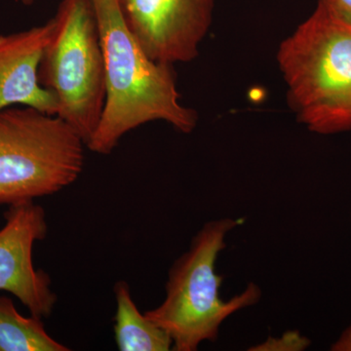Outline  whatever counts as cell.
I'll return each mask as SVG.
<instances>
[{
	"instance_id": "1",
	"label": "cell",
	"mask_w": 351,
	"mask_h": 351,
	"mask_svg": "<svg viewBox=\"0 0 351 351\" xmlns=\"http://www.w3.org/2000/svg\"><path fill=\"white\" fill-rule=\"evenodd\" d=\"M92 1L105 56L106 101L87 149L107 156L127 133L157 120L191 133L197 113L181 103L172 64L145 53L127 27L119 0Z\"/></svg>"
},
{
	"instance_id": "2",
	"label": "cell",
	"mask_w": 351,
	"mask_h": 351,
	"mask_svg": "<svg viewBox=\"0 0 351 351\" xmlns=\"http://www.w3.org/2000/svg\"><path fill=\"white\" fill-rule=\"evenodd\" d=\"M289 103L309 130H351V25L322 0L279 47Z\"/></svg>"
},
{
	"instance_id": "3",
	"label": "cell",
	"mask_w": 351,
	"mask_h": 351,
	"mask_svg": "<svg viewBox=\"0 0 351 351\" xmlns=\"http://www.w3.org/2000/svg\"><path fill=\"white\" fill-rule=\"evenodd\" d=\"M242 223L223 218L204 223L189 250L171 267L164 301L145 311L152 322L169 335L172 350L195 351L204 341H217L226 318L260 301L262 291L255 283L228 301L219 293L223 278L215 271L217 258L226 249L228 233Z\"/></svg>"
},
{
	"instance_id": "4",
	"label": "cell",
	"mask_w": 351,
	"mask_h": 351,
	"mask_svg": "<svg viewBox=\"0 0 351 351\" xmlns=\"http://www.w3.org/2000/svg\"><path fill=\"white\" fill-rule=\"evenodd\" d=\"M39 66V82L56 96L57 117L87 145L106 101V64L92 0H61Z\"/></svg>"
},
{
	"instance_id": "5",
	"label": "cell",
	"mask_w": 351,
	"mask_h": 351,
	"mask_svg": "<svg viewBox=\"0 0 351 351\" xmlns=\"http://www.w3.org/2000/svg\"><path fill=\"white\" fill-rule=\"evenodd\" d=\"M84 141L64 120L34 108L0 112V205L52 195L82 175Z\"/></svg>"
},
{
	"instance_id": "6",
	"label": "cell",
	"mask_w": 351,
	"mask_h": 351,
	"mask_svg": "<svg viewBox=\"0 0 351 351\" xmlns=\"http://www.w3.org/2000/svg\"><path fill=\"white\" fill-rule=\"evenodd\" d=\"M127 27L154 61L188 63L211 27L215 0H119Z\"/></svg>"
},
{
	"instance_id": "7",
	"label": "cell",
	"mask_w": 351,
	"mask_h": 351,
	"mask_svg": "<svg viewBox=\"0 0 351 351\" xmlns=\"http://www.w3.org/2000/svg\"><path fill=\"white\" fill-rule=\"evenodd\" d=\"M0 230V291L15 295L31 315L48 318L58 302L51 278L32 262L34 243L47 237L45 210L34 200L9 205Z\"/></svg>"
},
{
	"instance_id": "8",
	"label": "cell",
	"mask_w": 351,
	"mask_h": 351,
	"mask_svg": "<svg viewBox=\"0 0 351 351\" xmlns=\"http://www.w3.org/2000/svg\"><path fill=\"white\" fill-rule=\"evenodd\" d=\"M52 19L27 31L0 36V112L24 106L57 115L56 96L39 82V66L52 32Z\"/></svg>"
},
{
	"instance_id": "9",
	"label": "cell",
	"mask_w": 351,
	"mask_h": 351,
	"mask_svg": "<svg viewBox=\"0 0 351 351\" xmlns=\"http://www.w3.org/2000/svg\"><path fill=\"white\" fill-rule=\"evenodd\" d=\"M113 293L117 302L113 329L115 343L120 351L172 350L169 335L138 311L126 281L115 283Z\"/></svg>"
},
{
	"instance_id": "10",
	"label": "cell",
	"mask_w": 351,
	"mask_h": 351,
	"mask_svg": "<svg viewBox=\"0 0 351 351\" xmlns=\"http://www.w3.org/2000/svg\"><path fill=\"white\" fill-rule=\"evenodd\" d=\"M69 350L48 334L41 318L23 316L12 300L0 295V351Z\"/></svg>"
},
{
	"instance_id": "11",
	"label": "cell",
	"mask_w": 351,
	"mask_h": 351,
	"mask_svg": "<svg viewBox=\"0 0 351 351\" xmlns=\"http://www.w3.org/2000/svg\"><path fill=\"white\" fill-rule=\"evenodd\" d=\"M308 339L299 332H289L282 339H269L257 346L258 350H304L309 346Z\"/></svg>"
},
{
	"instance_id": "12",
	"label": "cell",
	"mask_w": 351,
	"mask_h": 351,
	"mask_svg": "<svg viewBox=\"0 0 351 351\" xmlns=\"http://www.w3.org/2000/svg\"><path fill=\"white\" fill-rule=\"evenodd\" d=\"M339 17L351 25V0H322Z\"/></svg>"
},
{
	"instance_id": "13",
	"label": "cell",
	"mask_w": 351,
	"mask_h": 351,
	"mask_svg": "<svg viewBox=\"0 0 351 351\" xmlns=\"http://www.w3.org/2000/svg\"><path fill=\"white\" fill-rule=\"evenodd\" d=\"M332 351H351V324L331 346Z\"/></svg>"
},
{
	"instance_id": "14",
	"label": "cell",
	"mask_w": 351,
	"mask_h": 351,
	"mask_svg": "<svg viewBox=\"0 0 351 351\" xmlns=\"http://www.w3.org/2000/svg\"><path fill=\"white\" fill-rule=\"evenodd\" d=\"M20 1L22 2L24 5H32L36 0H20Z\"/></svg>"
},
{
	"instance_id": "15",
	"label": "cell",
	"mask_w": 351,
	"mask_h": 351,
	"mask_svg": "<svg viewBox=\"0 0 351 351\" xmlns=\"http://www.w3.org/2000/svg\"><path fill=\"white\" fill-rule=\"evenodd\" d=\"M350 219H351V213H350Z\"/></svg>"
}]
</instances>
